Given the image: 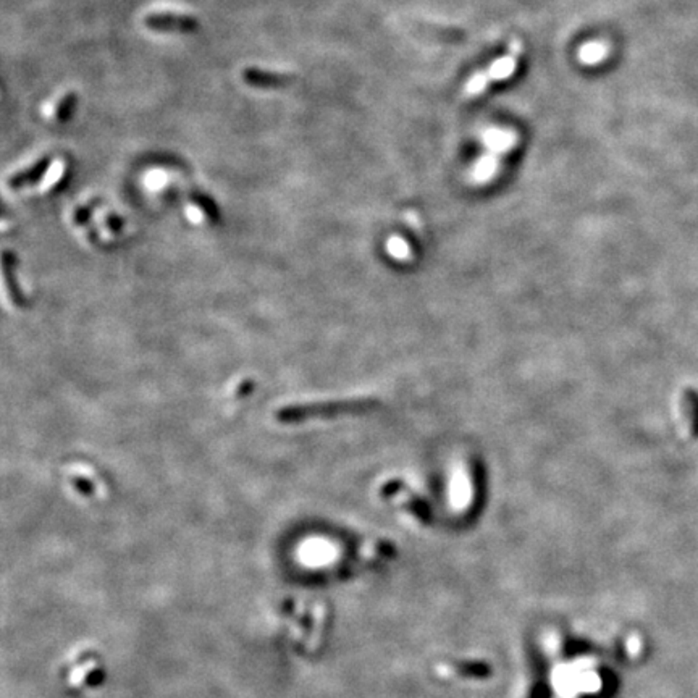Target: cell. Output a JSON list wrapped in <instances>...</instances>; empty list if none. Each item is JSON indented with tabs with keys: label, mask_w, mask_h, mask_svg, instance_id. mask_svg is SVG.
Wrapping results in <instances>:
<instances>
[{
	"label": "cell",
	"mask_w": 698,
	"mask_h": 698,
	"mask_svg": "<svg viewBox=\"0 0 698 698\" xmlns=\"http://www.w3.org/2000/svg\"><path fill=\"white\" fill-rule=\"evenodd\" d=\"M374 406V399H346L335 403H312V404H293V406L280 408L275 412V419L280 424H304L309 420L333 419L340 415L359 414Z\"/></svg>",
	"instance_id": "6da1fadb"
},
{
	"label": "cell",
	"mask_w": 698,
	"mask_h": 698,
	"mask_svg": "<svg viewBox=\"0 0 698 698\" xmlns=\"http://www.w3.org/2000/svg\"><path fill=\"white\" fill-rule=\"evenodd\" d=\"M522 52V42L519 39H513L509 44V51L504 57L495 60L485 72H478L472 74L467 84L464 86V95L467 98H476L481 95L490 83L504 81L518 68V58Z\"/></svg>",
	"instance_id": "7a4b0ae2"
},
{
	"label": "cell",
	"mask_w": 698,
	"mask_h": 698,
	"mask_svg": "<svg viewBox=\"0 0 698 698\" xmlns=\"http://www.w3.org/2000/svg\"><path fill=\"white\" fill-rule=\"evenodd\" d=\"M144 26L157 33H178L191 34L199 29V21L191 15L173 12H152L144 17Z\"/></svg>",
	"instance_id": "3957f363"
},
{
	"label": "cell",
	"mask_w": 698,
	"mask_h": 698,
	"mask_svg": "<svg viewBox=\"0 0 698 698\" xmlns=\"http://www.w3.org/2000/svg\"><path fill=\"white\" fill-rule=\"evenodd\" d=\"M243 83L255 89H281L295 81V74L260 70V68H244L241 72Z\"/></svg>",
	"instance_id": "277c9868"
},
{
	"label": "cell",
	"mask_w": 698,
	"mask_h": 698,
	"mask_svg": "<svg viewBox=\"0 0 698 698\" xmlns=\"http://www.w3.org/2000/svg\"><path fill=\"white\" fill-rule=\"evenodd\" d=\"M105 680V669L98 658H84L83 663L76 664L72 671L68 682L74 689L83 687H98Z\"/></svg>",
	"instance_id": "5b68a950"
},
{
	"label": "cell",
	"mask_w": 698,
	"mask_h": 698,
	"mask_svg": "<svg viewBox=\"0 0 698 698\" xmlns=\"http://www.w3.org/2000/svg\"><path fill=\"white\" fill-rule=\"evenodd\" d=\"M51 163H52V159L49 156L37 159L36 162L28 165L26 168L20 170V172H17V173H13L12 177H8V180H7L8 189L20 191V189L31 188V186L37 184L42 178L46 177V173H47V170H49Z\"/></svg>",
	"instance_id": "8992f818"
},
{
	"label": "cell",
	"mask_w": 698,
	"mask_h": 698,
	"mask_svg": "<svg viewBox=\"0 0 698 698\" xmlns=\"http://www.w3.org/2000/svg\"><path fill=\"white\" fill-rule=\"evenodd\" d=\"M482 142L487 147V152L502 156L511 151L518 142V135L513 130H503V128H487L482 133Z\"/></svg>",
	"instance_id": "52a82bcc"
},
{
	"label": "cell",
	"mask_w": 698,
	"mask_h": 698,
	"mask_svg": "<svg viewBox=\"0 0 698 698\" xmlns=\"http://www.w3.org/2000/svg\"><path fill=\"white\" fill-rule=\"evenodd\" d=\"M499 167V156L492 152H485L478 161L474 163L471 178L476 183H485V181L492 180L498 172Z\"/></svg>",
	"instance_id": "ba28073f"
},
{
	"label": "cell",
	"mask_w": 698,
	"mask_h": 698,
	"mask_svg": "<svg viewBox=\"0 0 698 698\" xmlns=\"http://www.w3.org/2000/svg\"><path fill=\"white\" fill-rule=\"evenodd\" d=\"M610 54V47L603 41H590L587 44H584L577 52V58L580 63L587 67L598 65L605 60Z\"/></svg>",
	"instance_id": "9c48e42d"
},
{
	"label": "cell",
	"mask_w": 698,
	"mask_h": 698,
	"mask_svg": "<svg viewBox=\"0 0 698 698\" xmlns=\"http://www.w3.org/2000/svg\"><path fill=\"white\" fill-rule=\"evenodd\" d=\"M15 265H17V257L15 254L5 251L4 259H2V269H4V280L8 286L10 295H12V300L15 301V304L23 307L25 306V297L21 295L17 280H15Z\"/></svg>",
	"instance_id": "30bf717a"
},
{
	"label": "cell",
	"mask_w": 698,
	"mask_h": 698,
	"mask_svg": "<svg viewBox=\"0 0 698 698\" xmlns=\"http://www.w3.org/2000/svg\"><path fill=\"white\" fill-rule=\"evenodd\" d=\"M76 105H78L76 93L63 94L62 98L57 100L54 112H52V119H54L57 123H67V121L73 116L74 110H76Z\"/></svg>",
	"instance_id": "8fae6325"
},
{
	"label": "cell",
	"mask_w": 698,
	"mask_h": 698,
	"mask_svg": "<svg viewBox=\"0 0 698 698\" xmlns=\"http://www.w3.org/2000/svg\"><path fill=\"white\" fill-rule=\"evenodd\" d=\"M309 626L312 627V612L309 615V608L306 605H302L301 608L297 610L295 629H293V643H295L296 647L297 645H301L302 640H304L306 632L309 631Z\"/></svg>",
	"instance_id": "7c38bea8"
},
{
	"label": "cell",
	"mask_w": 698,
	"mask_h": 698,
	"mask_svg": "<svg viewBox=\"0 0 698 698\" xmlns=\"http://www.w3.org/2000/svg\"><path fill=\"white\" fill-rule=\"evenodd\" d=\"M193 201L196 202L197 206L201 207L202 210L206 212V214H209L212 218H218V212H217V207L214 202H212L209 197L204 196V194H201V193H193Z\"/></svg>",
	"instance_id": "4fadbf2b"
},
{
	"label": "cell",
	"mask_w": 698,
	"mask_h": 698,
	"mask_svg": "<svg viewBox=\"0 0 698 698\" xmlns=\"http://www.w3.org/2000/svg\"><path fill=\"white\" fill-rule=\"evenodd\" d=\"M70 482L73 487L83 495V497H90V495H94V485L88 482L84 477H72Z\"/></svg>",
	"instance_id": "5bb4252c"
}]
</instances>
